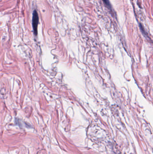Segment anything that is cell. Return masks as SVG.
<instances>
[{"instance_id":"cell-1","label":"cell","mask_w":153,"mask_h":154,"mask_svg":"<svg viewBox=\"0 0 153 154\" xmlns=\"http://www.w3.org/2000/svg\"><path fill=\"white\" fill-rule=\"evenodd\" d=\"M39 23V16L37 12L35 10L33 13V26L34 34L35 35H37V27Z\"/></svg>"},{"instance_id":"cell-2","label":"cell","mask_w":153,"mask_h":154,"mask_svg":"<svg viewBox=\"0 0 153 154\" xmlns=\"http://www.w3.org/2000/svg\"><path fill=\"white\" fill-rule=\"evenodd\" d=\"M102 1L108 8H110V9L111 8V4H110V1L109 0H102Z\"/></svg>"}]
</instances>
